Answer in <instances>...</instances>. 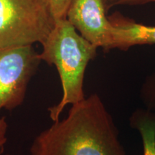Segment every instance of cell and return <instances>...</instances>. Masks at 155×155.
Returning a JSON list of instances; mask_svg holds the SVG:
<instances>
[{"mask_svg":"<svg viewBox=\"0 0 155 155\" xmlns=\"http://www.w3.org/2000/svg\"><path fill=\"white\" fill-rule=\"evenodd\" d=\"M55 22L66 18V15L73 0H45Z\"/></svg>","mask_w":155,"mask_h":155,"instance_id":"9c48e42d","label":"cell"},{"mask_svg":"<svg viewBox=\"0 0 155 155\" xmlns=\"http://www.w3.org/2000/svg\"><path fill=\"white\" fill-rule=\"evenodd\" d=\"M141 98L147 109H155V73L144 81L141 89Z\"/></svg>","mask_w":155,"mask_h":155,"instance_id":"ba28073f","label":"cell"},{"mask_svg":"<svg viewBox=\"0 0 155 155\" xmlns=\"http://www.w3.org/2000/svg\"><path fill=\"white\" fill-rule=\"evenodd\" d=\"M30 155H127L99 95L71 105L68 115L35 138Z\"/></svg>","mask_w":155,"mask_h":155,"instance_id":"6da1fadb","label":"cell"},{"mask_svg":"<svg viewBox=\"0 0 155 155\" xmlns=\"http://www.w3.org/2000/svg\"><path fill=\"white\" fill-rule=\"evenodd\" d=\"M0 155H1V154H0ZM5 155H9V154H5Z\"/></svg>","mask_w":155,"mask_h":155,"instance_id":"7c38bea8","label":"cell"},{"mask_svg":"<svg viewBox=\"0 0 155 155\" xmlns=\"http://www.w3.org/2000/svg\"><path fill=\"white\" fill-rule=\"evenodd\" d=\"M106 8L105 0H73L66 19L89 42L109 50L113 49V25Z\"/></svg>","mask_w":155,"mask_h":155,"instance_id":"5b68a950","label":"cell"},{"mask_svg":"<svg viewBox=\"0 0 155 155\" xmlns=\"http://www.w3.org/2000/svg\"><path fill=\"white\" fill-rule=\"evenodd\" d=\"M110 20L113 25V49L127 50L134 45L155 44V26H147L123 17Z\"/></svg>","mask_w":155,"mask_h":155,"instance_id":"8992f818","label":"cell"},{"mask_svg":"<svg viewBox=\"0 0 155 155\" xmlns=\"http://www.w3.org/2000/svg\"><path fill=\"white\" fill-rule=\"evenodd\" d=\"M40 62L32 45L0 48V112L22 105Z\"/></svg>","mask_w":155,"mask_h":155,"instance_id":"277c9868","label":"cell"},{"mask_svg":"<svg viewBox=\"0 0 155 155\" xmlns=\"http://www.w3.org/2000/svg\"><path fill=\"white\" fill-rule=\"evenodd\" d=\"M55 22L45 0H0V48L42 43Z\"/></svg>","mask_w":155,"mask_h":155,"instance_id":"3957f363","label":"cell"},{"mask_svg":"<svg viewBox=\"0 0 155 155\" xmlns=\"http://www.w3.org/2000/svg\"><path fill=\"white\" fill-rule=\"evenodd\" d=\"M106 9L116 5H140L155 2V0H105Z\"/></svg>","mask_w":155,"mask_h":155,"instance_id":"30bf717a","label":"cell"},{"mask_svg":"<svg viewBox=\"0 0 155 155\" xmlns=\"http://www.w3.org/2000/svg\"><path fill=\"white\" fill-rule=\"evenodd\" d=\"M130 124L141 136L143 155H155V113L139 108L131 115Z\"/></svg>","mask_w":155,"mask_h":155,"instance_id":"52a82bcc","label":"cell"},{"mask_svg":"<svg viewBox=\"0 0 155 155\" xmlns=\"http://www.w3.org/2000/svg\"><path fill=\"white\" fill-rule=\"evenodd\" d=\"M8 123L5 116L0 117V154H2L4 147L7 141Z\"/></svg>","mask_w":155,"mask_h":155,"instance_id":"8fae6325","label":"cell"},{"mask_svg":"<svg viewBox=\"0 0 155 155\" xmlns=\"http://www.w3.org/2000/svg\"><path fill=\"white\" fill-rule=\"evenodd\" d=\"M41 44L40 60L54 65L61 80V100L48 109L50 119L56 121L68 105L86 98L83 91L85 73L89 62L96 56L98 48L83 38L66 18L56 21Z\"/></svg>","mask_w":155,"mask_h":155,"instance_id":"7a4b0ae2","label":"cell"}]
</instances>
